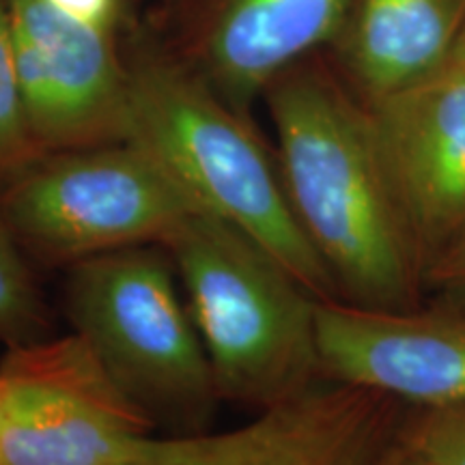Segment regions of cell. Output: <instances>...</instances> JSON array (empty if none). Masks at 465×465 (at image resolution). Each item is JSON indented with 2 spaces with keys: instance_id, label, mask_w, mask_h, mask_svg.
Returning <instances> with one entry per match:
<instances>
[{
  "instance_id": "cell-7",
  "label": "cell",
  "mask_w": 465,
  "mask_h": 465,
  "mask_svg": "<svg viewBox=\"0 0 465 465\" xmlns=\"http://www.w3.org/2000/svg\"><path fill=\"white\" fill-rule=\"evenodd\" d=\"M407 405L322 380L231 431L155 433L119 465H397Z\"/></svg>"
},
{
  "instance_id": "cell-9",
  "label": "cell",
  "mask_w": 465,
  "mask_h": 465,
  "mask_svg": "<svg viewBox=\"0 0 465 465\" xmlns=\"http://www.w3.org/2000/svg\"><path fill=\"white\" fill-rule=\"evenodd\" d=\"M351 0H162L147 25L232 108L250 114L267 86L317 54Z\"/></svg>"
},
{
  "instance_id": "cell-18",
  "label": "cell",
  "mask_w": 465,
  "mask_h": 465,
  "mask_svg": "<svg viewBox=\"0 0 465 465\" xmlns=\"http://www.w3.org/2000/svg\"><path fill=\"white\" fill-rule=\"evenodd\" d=\"M450 63H455L461 69H465V33L461 35V39H459L457 48H455V54H452Z\"/></svg>"
},
{
  "instance_id": "cell-4",
  "label": "cell",
  "mask_w": 465,
  "mask_h": 465,
  "mask_svg": "<svg viewBox=\"0 0 465 465\" xmlns=\"http://www.w3.org/2000/svg\"><path fill=\"white\" fill-rule=\"evenodd\" d=\"M177 270L160 243L67 267L65 312L110 377L162 435L209 431L220 403Z\"/></svg>"
},
{
  "instance_id": "cell-17",
  "label": "cell",
  "mask_w": 465,
  "mask_h": 465,
  "mask_svg": "<svg viewBox=\"0 0 465 465\" xmlns=\"http://www.w3.org/2000/svg\"><path fill=\"white\" fill-rule=\"evenodd\" d=\"M50 7L61 11L80 25L121 33L130 22L125 0H45Z\"/></svg>"
},
{
  "instance_id": "cell-12",
  "label": "cell",
  "mask_w": 465,
  "mask_h": 465,
  "mask_svg": "<svg viewBox=\"0 0 465 465\" xmlns=\"http://www.w3.org/2000/svg\"><path fill=\"white\" fill-rule=\"evenodd\" d=\"M465 33V0H351L332 44V67L364 106L450 63Z\"/></svg>"
},
{
  "instance_id": "cell-19",
  "label": "cell",
  "mask_w": 465,
  "mask_h": 465,
  "mask_svg": "<svg viewBox=\"0 0 465 465\" xmlns=\"http://www.w3.org/2000/svg\"><path fill=\"white\" fill-rule=\"evenodd\" d=\"M397 465H427V463H422L420 459H416L414 455H410V452H407V449H405V455L401 457V461Z\"/></svg>"
},
{
  "instance_id": "cell-15",
  "label": "cell",
  "mask_w": 465,
  "mask_h": 465,
  "mask_svg": "<svg viewBox=\"0 0 465 465\" xmlns=\"http://www.w3.org/2000/svg\"><path fill=\"white\" fill-rule=\"evenodd\" d=\"M401 438L427 465H465V403L407 407Z\"/></svg>"
},
{
  "instance_id": "cell-10",
  "label": "cell",
  "mask_w": 465,
  "mask_h": 465,
  "mask_svg": "<svg viewBox=\"0 0 465 465\" xmlns=\"http://www.w3.org/2000/svg\"><path fill=\"white\" fill-rule=\"evenodd\" d=\"M317 349L325 380L407 407L465 403V312L440 304L377 311L322 300Z\"/></svg>"
},
{
  "instance_id": "cell-2",
  "label": "cell",
  "mask_w": 465,
  "mask_h": 465,
  "mask_svg": "<svg viewBox=\"0 0 465 465\" xmlns=\"http://www.w3.org/2000/svg\"><path fill=\"white\" fill-rule=\"evenodd\" d=\"M127 141L149 151L207 213L270 250L317 300H339L334 278L295 218L276 153L144 20L124 28Z\"/></svg>"
},
{
  "instance_id": "cell-6",
  "label": "cell",
  "mask_w": 465,
  "mask_h": 465,
  "mask_svg": "<svg viewBox=\"0 0 465 465\" xmlns=\"http://www.w3.org/2000/svg\"><path fill=\"white\" fill-rule=\"evenodd\" d=\"M158 433L78 334L0 358V465H119Z\"/></svg>"
},
{
  "instance_id": "cell-14",
  "label": "cell",
  "mask_w": 465,
  "mask_h": 465,
  "mask_svg": "<svg viewBox=\"0 0 465 465\" xmlns=\"http://www.w3.org/2000/svg\"><path fill=\"white\" fill-rule=\"evenodd\" d=\"M42 155L17 75L7 0H0V188Z\"/></svg>"
},
{
  "instance_id": "cell-13",
  "label": "cell",
  "mask_w": 465,
  "mask_h": 465,
  "mask_svg": "<svg viewBox=\"0 0 465 465\" xmlns=\"http://www.w3.org/2000/svg\"><path fill=\"white\" fill-rule=\"evenodd\" d=\"M52 334V317L28 257L0 213V345H28Z\"/></svg>"
},
{
  "instance_id": "cell-11",
  "label": "cell",
  "mask_w": 465,
  "mask_h": 465,
  "mask_svg": "<svg viewBox=\"0 0 465 465\" xmlns=\"http://www.w3.org/2000/svg\"><path fill=\"white\" fill-rule=\"evenodd\" d=\"M369 110L424 276L465 232V69L449 63Z\"/></svg>"
},
{
  "instance_id": "cell-8",
  "label": "cell",
  "mask_w": 465,
  "mask_h": 465,
  "mask_svg": "<svg viewBox=\"0 0 465 465\" xmlns=\"http://www.w3.org/2000/svg\"><path fill=\"white\" fill-rule=\"evenodd\" d=\"M28 121L44 153L127 141L124 31L93 28L45 0H7Z\"/></svg>"
},
{
  "instance_id": "cell-5",
  "label": "cell",
  "mask_w": 465,
  "mask_h": 465,
  "mask_svg": "<svg viewBox=\"0 0 465 465\" xmlns=\"http://www.w3.org/2000/svg\"><path fill=\"white\" fill-rule=\"evenodd\" d=\"M199 203L132 141L50 151L0 188V213L28 259L72 267L160 243Z\"/></svg>"
},
{
  "instance_id": "cell-1",
  "label": "cell",
  "mask_w": 465,
  "mask_h": 465,
  "mask_svg": "<svg viewBox=\"0 0 465 465\" xmlns=\"http://www.w3.org/2000/svg\"><path fill=\"white\" fill-rule=\"evenodd\" d=\"M263 100L291 207L339 300L377 311L420 306L422 263L369 106L317 54L284 69Z\"/></svg>"
},
{
  "instance_id": "cell-16",
  "label": "cell",
  "mask_w": 465,
  "mask_h": 465,
  "mask_svg": "<svg viewBox=\"0 0 465 465\" xmlns=\"http://www.w3.org/2000/svg\"><path fill=\"white\" fill-rule=\"evenodd\" d=\"M422 289L435 304L465 312V232L424 267Z\"/></svg>"
},
{
  "instance_id": "cell-3",
  "label": "cell",
  "mask_w": 465,
  "mask_h": 465,
  "mask_svg": "<svg viewBox=\"0 0 465 465\" xmlns=\"http://www.w3.org/2000/svg\"><path fill=\"white\" fill-rule=\"evenodd\" d=\"M164 248L188 298L220 401L263 411L325 380L317 300L270 250L207 212Z\"/></svg>"
}]
</instances>
